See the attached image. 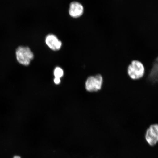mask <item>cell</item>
I'll return each instance as SVG.
<instances>
[{
    "mask_svg": "<svg viewBox=\"0 0 158 158\" xmlns=\"http://www.w3.org/2000/svg\"><path fill=\"white\" fill-rule=\"evenodd\" d=\"M16 58L20 64L28 66L34 58V54L28 47L19 46L15 51Z\"/></svg>",
    "mask_w": 158,
    "mask_h": 158,
    "instance_id": "cell-1",
    "label": "cell"
},
{
    "mask_svg": "<svg viewBox=\"0 0 158 158\" xmlns=\"http://www.w3.org/2000/svg\"><path fill=\"white\" fill-rule=\"evenodd\" d=\"M127 73L128 76L132 80H139L145 75V68L140 61L133 60L128 66Z\"/></svg>",
    "mask_w": 158,
    "mask_h": 158,
    "instance_id": "cell-2",
    "label": "cell"
},
{
    "mask_svg": "<svg viewBox=\"0 0 158 158\" xmlns=\"http://www.w3.org/2000/svg\"><path fill=\"white\" fill-rule=\"evenodd\" d=\"M103 82V78L100 74L89 77L85 82L86 90L89 92H97L101 89Z\"/></svg>",
    "mask_w": 158,
    "mask_h": 158,
    "instance_id": "cell-3",
    "label": "cell"
},
{
    "mask_svg": "<svg viewBox=\"0 0 158 158\" xmlns=\"http://www.w3.org/2000/svg\"><path fill=\"white\" fill-rule=\"evenodd\" d=\"M145 139L151 146H155L158 143V124H153L148 128L145 134Z\"/></svg>",
    "mask_w": 158,
    "mask_h": 158,
    "instance_id": "cell-4",
    "label": "cell"
},
{
    "mask_svg": "<svg viewBox=\"0 0 158 158\" xmlns=\"http://www.w3.org/2000/svg\"><path fill=\"white\" fill-rule=\"evenodd\" d=\"M45 43L49 48L53 51H58L62 47V41L59 40L56 35L53 34L47 35L45 38Z\"/></svg>",
    "mask_w": 158,
    "mask_h": 158,
    "instance_id": "cell-5",
    "label": "cell"
},
{
    "mask_svg": "<svg viewBox=\"0 0 158 158\" xmlns=\"http://www.w3.org/2000/svg\"><path fill=\"white\" fill-rule=\"evenodd\" d=\"M84 11L83 6L78 2L74 1L70 3L69 13L71 17L75 18L80 17L83 14Z\"/></svg>",
    "mask_w": 158,
    "mask_h": 158,
    "instance_id": "cell-6",
    "label": "cell"
},
{
    "mask_svg": "<svg viewBox=\"0 0 158 158\" xmlns=\"http://www.w3.org/2000/svg\"><path fill=\"white\" fill-rule=\"evenodd\" d=\"M54 74L55 77L60 78L64 76V72L60 67H57L54 69Z\"/></svg>",
    "mask_w": 158,
    "mask_h": 158,
    "instance_id": "cell-7",
    "label": "cell"
},
{
    "mask_svg": "<svg viewBox=\"0 0 158 158\" xmlns=\"http://www.w3.org/2000/svg\"><path fill=\"white\" fill-rule=\"evenodd\" d=\"M54 82L55 84L58 85L61 82L60 79L58 78L55 77L54 79Z\"/></svg>",
    "mask_w": 158,
    "mask_h": 158,
    "instance_id": "cell-8",
    "label": "cell"
},
{
    "mask_svg": "<svg viewBox=\"0 0 158 158\" xmlns=\"http://www.w3.org/2000/svg\"><path fill=\"white\" fill-rule=\"evenodd\" d=\"M14 158H21L19 156H15L14 157Z\"/></svg>",
    "mask_w": 158,
    "mask_h": 158,
    "instance_id": "cell-9",
    "label": "cell"
}]
</instances>
